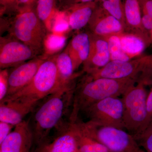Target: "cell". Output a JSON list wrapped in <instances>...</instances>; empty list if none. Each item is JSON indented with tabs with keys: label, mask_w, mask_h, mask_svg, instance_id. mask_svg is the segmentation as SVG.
I'll return each instance as SVG.
<instances>
[{
	"label": "cell",
	"mask_w": 152,
	"mask_h": 152,
	"mask_svg": "<svg viewBox=\"0 0 152 152\" xmlns=\"http://www.w3.org/2000/svg\"><path fill=\"white\" fill-rule=\"evenodd\" d=\"M74 83L63 87L46 97L37 108L33 111L32 125L34 138L43 141L51 131L61 124L63 119L72 105L75 89Z\"/></svg>",
	"instance_id": "cell-1"
},
{
	"label": "cell",
	"mask_w": 152,
	"mask_h": 152,
	"mask_svg": "<svg viewBox=\"0 0 152 152\" xmlns=\"http://www.w3.org/2000/svg\"><path fill=\"white\" fill-rule=\"evenodd\" d=\"M136 83L137 82L132 79H94L88 75L76 86L70 121H76L80 112L93 104L106 98L123 95Z\"/></svg>",
	"instance_id": "cell-2"
},
{
	"label": "cell",
	"mask_w": 152,
	"mask_h": 152,
	"mask_svg": "<svg viewBox=\"0 0 152 152\" xmlns=\"http://www.w3.org/2000/svg\"><path fill=\"white\" fill-rule=\"evenodd\" d=\"M46 28L32 6H23L19 9L14 19L11 34L38 54L44 47L46 37Z\"/></svg>",
	"instance_id": "cell-3"
},
{
	"label": "cell",
	"mask_w": 152,
	"mask_h": 152,
	"mask_svg": "<svg viewBox=\"0 0 152 152\" xmlns=\"http://www.w3.org/2000/svg\"><path fill=\"white\" fill-rule=\"evenodd\" d=\"M145 85L137 84L123 95L124 129L134 137L149 126L147 107V95Z\"/></svg>",
	"instance_id": "cell-4"
},
{
	"label": "cell",
	"mask_w": 152,
	"mask_h": 152,
	"mask_svg": "<svg viewBox=\"0 0 152 152\" xmlns=\"http://www.w3.org/2000/svg\"><path fill=\"white\" fill-rule=\"evenodd\" d=\"M61 88L55 57H52L46 59L27 86L4 99H23L39 102Z\"/></svg>",
	"instance_id": "cell-5"
},
{
	"label": "cell",
	"mask_w": 152,
	"mask_h": 152,
	"mask_svg": "<svg viewBox=\"0 0 152 152\" xmlns=\"http://www.w3.org/2000/svg\"><path fill=\"white\" fill-rule=\"evenodd\" d=\"M78 122L90 137L105 146L110 152H144L135 138L123 129L98 124L88 121Z\"/></svg>",
	"instance_id": "cell-6"
},
{
	"label": "cell",
	"mask_w": 152,
	"mask_h": 152,
	"mask_svg": "<svg viewBox=\"0 0 152 152\" xmlns=\"http://www.w3.org/2000/svg\"><path fill=\"white\" fill-rule=\"evenodd\" d=\"M149 67L145 58L128 61H111L104 67L87 74L94 79H132L145 85L148 82Z\"/></svg>",
	"instance_id": "cell-7"
},
{
	"label": "cell",
	"mask_w": 152,
	"mask_h": 152,
	"mask_svg": "<svg viewBox=\"0 0 152 152\" xmlns=\"http://www.w3.org/2000/svg\"><path fill=\"white\" fill-rule=\"evenodd\" d=\"M124 106L122 99L109 97L99 101L83 112L89 121L98 124L124 129Z\"/></svg>",
	"instance_id": "cell-8"
},
{
	"label": "cell",
	"mask_w": 152,
	"mask_h": 152,
	"mask_svg": "<svg viewBox=\"0 0 152 152\" xmlns=\"http://www.w3.org/2000/svg\"><path fill=\"white\" fill-rule=\"evenodd\" d=\"M37 54L31 48L13 37H1V69L16 66L34 58Z\"/></svg>",
	"instance_id": "cell-9"
},
{
	"label": "cell",
	"mask_w": 152,
	"mask_h": 152,
	"mask_svg": "<svg viewBox=\"0 0 152 152\" xmlns=\"http://www.w3.org/2000/svg\"><path fill=\"white\" fill-rule=\"evenodd\" d=\"M45 60L44 58H35L15 67L9 74L8 92L6 98L12 96L27 86Z\"/></svg>",
	"instance_id": "cell-10"
},
{
	"label": "cell",
	"mask_w": 152,
	"mask_h": 152,
	"mask_svg": "<svg viewBox=\"0 0 152 152\" xmlns=\"http://www.w3.org/2000/svg\"><path fill=\"white\" fill-rule=\"evenodd\" d=\"M39 101L28 99H4L0 103V121L18 124L25 117L33 112Z\"/></svg>",
	"instance_id": "cell-11"
},
{
	"label": "cell",
	"mask_w": 152,
	"mask_h": 152,
	"mask_svg": "<svg viewBox=\"0 0 152 152\" xmlns=\"http://www.w3.org/2000/svg\"><path fill=\"white\" fill-rule=\"evenodd\" d=\"M34 135L29 122L16 125L1 145V152H30Z\"/></svg>",
	"instance_id": "cell-12"
},
{
	"label": "cell",
	"mask_w": 152,
	"mask_h": 152,
	"mask_svg": "<svg viewBox=\"0 0 152 152\" xmlns=\"http://www.w3.org/2000/svg\"><path fill=\"white\" fill-rule=\"evenodd\" d=\"M91 47L89 55L83 64L87 73L104 67L111 61L107 41L103 37L89 34Z\"/></svg>",
	"instance_id": "cell-13"
},
{
	"label": "cell",
	"mask_w": 152,
	"mask_h": 152,
	"mask_svg": "<svg viewBox=\"0 0 152 152\" xmlns=\"http://www.w3.org/2000/svg\"><path fill=\"white\" fill-rule=\"evenodd\" d=\"M88 24L93 34L101 37L117 34L124 29L122 23L103 8L95 9Z\"/></svg>",
	"instance_id": "cell-14"
},
{
	"label": "cell",
	"mask_w": 152,
	"mask_h": 152,
	"mask_svg": "<svg viewBox=\"0 0 152 152\" xmlns=\"http://www.w3.org/2000/svg\"><path fill=\"white\" fill-rule=\"evenodd\" d=\"M90 47V35L86 33L76 35L68 44L65 49L72 60L75 71L88 59Z\"/></svg>",
	"instance_id": "cell-15"
},
{
	"label": "cell",
	"mask_w": 152,
	"mask_h": 152,
	"mask_svg": "<svg viewBox=\"0 0 152 152\" xmlns=\"http://www.w3.org/2000/svg\"><path fill=\"white\" fill-rule=\"evenodd\" d=\"M96 9L94 2L75 4L68 7V20L70 27L78 30L88 24Z\"/></svg>",
	"instance_id": "cell-16"
},
{
	"label": "cell",
	"mask_w": 152,
	"mask_h": 152,
	"mask_svg": "<svg viewBox=\"0 0 152 152\" xmlns=\"http://www.w3.org/2000/svg\"><path fill=\"white\" fill-rule=\"evenodd\" d=\"M72 131L80 152H110L107 148L88 135L81 127L77 121L71 122Z\"/></svg>",
	"instance_id": "cell-17"
},
{
	"label": "cell",
	"mask_w": 152,
	"mask_h": 152,
	"mask_svg": "<svg viewBox=\"0 0 152 152\" xmlns=\"http://www.w3.org/2000/svg\"><path fill=\"white\" fill-rule=\"evenodd\" d=\"M55 59L61 88L74 83L77 75L74 73L72 61L66 49L55 57Z\"/></svg>",
	"instance_id": "cell-18"
},
{
	"label": "cell",
	"mask_w": 152,
	"mask_h": 152,
	"mask_svg": "<svg viewBox=\"0 0 152 152\" xmlns=\"http://www.w3.org/2000/svg\"><path fill=\"white\" fill-rule=\"evenodd\" d=\"M126 25L139 36L143 26L142 23L140 7L139 0H126L124 6Z\"/></svg>",
	"instance_id": "cell-19"
},
{
	"label": "cell",
	"mask_w": 152,
	"mask_h": 152,
	"mask_svg": "<svg viewBox=\"0 0 152 152\" xmlns=\"http://www.w3.org/2000/svg\"><path fill=\"white\" fill-rule=\"evenodd\" d=\"M46 148L48 152H80L70 124L67 129Z\"/></svg>",
	"instance_id": "cell-20"
},
{
	"label": "cell",
	"mask_w": 152,
	"mask_h": 152,
	"mask_svg": "<svg viewBox=\"0 0 152 152\" xmlns=\"http://www.w3.org/2000/svg\"><path fill=\"white\" fill-rule=\"evenodd\" d=\"M123 51L131 58L143 51L145 45L142 38L133 34L120 36Z\"/></svg>",
	"instance_id": "cell-21"
},
{
	"label": "cell",
	"mask_w": 152,
	"mask_h": 152,
	"mask_svg": "<svg viewBox=\"0 0 152 152\" xmlns=\"http://www.w3.org/2000/svg\"><path fill=\"white\" fill-rule=\"evenodd\" d=\"M108 37L107 39H106L108 44L111 61H128L131 60L130 57L123 51L120 36L114 34Z\"/></svg>",
	"instance_id": "cell-22"
},
{
	"label": "cell",
	"mask_w": 152,
	"mask_h": 152,
	"mask_svg": "<svg viewBox=\"0 0 152 152\" xmlns=\"http://www.w3.org/2000/svg\"><path fill=\"white\" fill-rule=\"evenodd\" d=\"M56 1V0H38L36 12L46 27L55 10Z\"/></svg>",
	"instance_id": "cell-23"
},
{
	"label": "cell",
	"mask_w": 152,
	"mask_h": 152,
	"mask_svg": "<svg viewBox=\"0 0 152 152\" xmlns=\"http://www.w3.org/2000/svg\"><path fill=\"white\" fill-rule=\"evenodd\" d=\"M103 8L110 15L118 20L124 27L126 26L124 6L121 0H104L102 3Z\"/></svg>",
	"instance_id": "cell-24"
},
{
	"label": "cell",
	"mask_w": 152,
	"mask_h": 152,
	"mask_svg": "<svg viewBox=\"0 0 152 152\" xmlns=\"http://www.w3.org/2000/svg\"><path fill=\"white\" fill-rule=\"evenodd\" d=\"M9 73L7 69L0 71V101L1 102L7 97L9 89Z\"/></svg>",
	"instance_id": "cell-25"
},
{
	"label": "cell",
	"mask_w": 152,
	"mask_h": 152,
	"mask_svg": "<svg viewBox=\"0 0 152 152\" xmlns=\"http://www.w3.org/2000/svg\"><path fill=\"white\" fill-rule=\"evenodd\" d=\"M135 138L140 139L147 152H152V127H148Z\"/></svg>",
	"instance_id": "cell-26"
},
{
	"label": "cell",
	"mask_w": 152,
	"mask_h": 152,
	"mask_svg": "<svg viewBox=\"0 0 152 152\" xmlns=\"http://www.w3.org/2000/svg\"><path fill=\"white\" fill-rule=\"evenodd\" d=\"M15 126L8 123L0 121V144L10 134Z\"/></svg>",
	"instance_id": "cell-27"
},
{
	"label": "cell",
	"mask_w": 152,
	"mask_h": 152,
	"mask_svg": "<svg viewBox=\"0 0 152 152\" xmlns=\"http://www.w3.org/2000/svg\"><path fill=\"white\" fill-rule=\"evenodd\" d=\"M141 10L144 14H146L152 18V0H139Z\"/></svg>",
	"instance_id": "cell-28"
},
{
	"label": "cell",
	"mask_w": 152,
	"mask_h": 152,
	"mask_svg": "<svg viewBox=\"0 0 152 152\" xmlns=\"http://www.w3.org/2000/svg\"><path fill=\"white\" fill-rule=\"evenodd\" d=\"M1 13H3L7 10L15 7L18 4V0H0Z\"/></svg>",
	"instance_id": "cell-29"
},
{
	"label": "cell",
	"mask_w": 152,
	"mask_h": 152,
	"mask_svg": "<svg viewBox=\"0 0 152 152\" xmlns=\"http://www.w3.org/2000/svg\"><path fill=\"white\" fill-rule=\"evenodd\" d=\"M143 26L146 29L152 30V18L146 14H144L142 18Z\"/></svg>",
	"instance_id": "cell-30"
},
{
	"label": "cell",
	"mask_w": 152,
	"mask_h": 152,
	"mask_svg": "<svg viewBox=\"0 0 152 152\" xmlns=\"http://www.w3.org/2000/svg\"><path fill=\"white\" fill-rule=\"evenodd\" d=\"M147 107L149 125L152 120V89L147 97Z\"/></svg>",
	"instance_id": "cell-31"
},
{
	"label": "cell",
	"mask_w": 152,
	"mask_h": 152,
	"mask_svg": "<svg viewBox=\"0 0 152 152\" xmlns=\"http://www.w3.org/2000/svg\"><path fill=\"white\" fill-rule=\"evenodd\" d=\"M65 4L67 7L75 4H81L94 2V0H64Z\"/></svg>",
	"instance_id": "cell-32"
},
{
	"label": "cell",
	"mask_w": 152,
	"mask_h": 152,
	"mask_svg": "<svg viewBox=\"0 0 152 152\" xmlns=\"http://www.w3.org/2000/svg\"><path fill=\"white\" fill-rule=\"evenodd\" d=\"M18 4H21L23 6H32L35 0H18Z\"/></svg>",
	"instance_id": "cell-33"
},
{
	"label": "cell",
	"mask_w": 152,
	"mask_h": 152,
	"mask_svg": "<svg viewBox=\"0 0 152 152\" xmlns=\"http://www.w3.org/2000/svg\"><path fill=\"white\" fill-rule=\"evenodd\" d=\"M41 152H48V151H47L46 148H44L43 149L42 151Z\"/></svg>",
	"instance_id": "cell-34"
},
{
	"label": "cell",
	"mask_w": 152,
	"mask_h": 152,
	"mask_svg": "<svg viewBox=\"0 0 152 152\" xmlns=\"http://www.w3.org/2000/svg\"><path fill=\"white\" fill-rule=\"evenodd\" d=\"M148 127H152V120L151 121V122L150 123V124Z\"/></svg>",
	"instance_id": "cell-35"
},
{
	"label": "cell",
	"mask_w": 152,
	"mask_h": 152,
	"mask_svg": "<svg viewBox=\"0 0 152 152\" xmlns=\"http://www.w3.org/2000/svg\"></svg>",
	"instance_id": "cell-36"
}]
</instances>
